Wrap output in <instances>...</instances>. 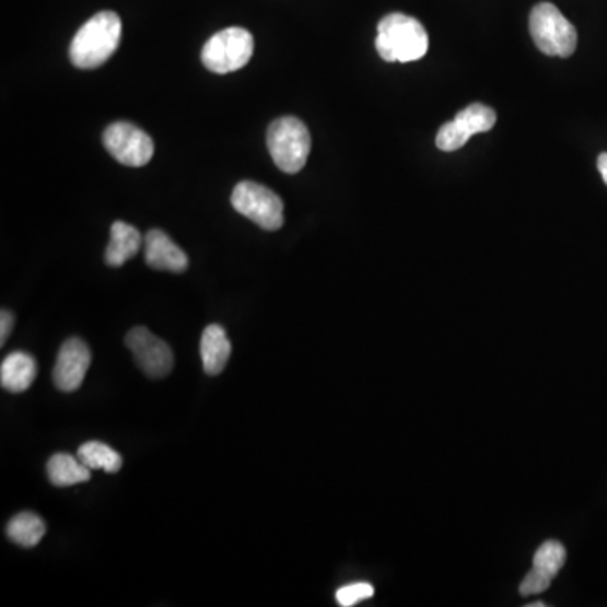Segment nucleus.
<instances>
[{
  "label": "nucleus",
  "mask_w": 607,
  "mask_h": 607,
  "mask_svg": "<svg viewBox=\"0 0 607 607\" xmlns=\"http://www.w3.org/2000/svg\"><path fill=\"white\" fill-rule=\"evenodd\" d=\"M120 37V17L115 12H98L74 34L70 46L71 63L80 70L102 67L117 51Z\"/></svg>",
  "instance_id": "1"
},
{
  "label": "nucleus",
  "mask_w": 607,
  "mask_h": 607,
  "mask_svg": "<svg viewBox=\"0 0 607 607\" xmlns=\"http://www.w3.org/2000/svg\"><path fill=\"white\" fill-rule=\"evenodd\" d=\"M375 46L383 61L410 63L428 55L429 34L416 17L394 12L380 21Z\"/></svg>",
  "instance_id": "2"
},
{
  "label": "nucleus",
  "mask_w": 607,
  "mask_h": 607,
  "mask_svg": "<svg viewBox=\"0 0 607 607\" xmlns=\"http://www.w3.org/2000/svg\"><path fill=\"white\" fill-rule=\"evenodd\" d=\"M267 148L280 171L288 174L299 173L306 166L310 157V129L299 118H277L267 130Z\"/></svg>",
  "instance_id": "3"
},
{
  "label": "nucleus",
  "mask_w": 607,
  "mask_h": 607,
  "mask_svg": "<svg viewBox=\"0 0 607 607\" xmlns=\"http://www.w3.org/2000/svg\"><path fill=\"white\" fill-rule=\"evenodd\" d=\"M530 34L537 48L547 56L569 58L577 48V31L550 2L532 9Z\"/></svg>",
  "instance_id": "4"
},
{
  "label": "nucleus",
  "mask_w": 607,
  "mask_h": 607,
  "mask_svg": "<svg viewBox=\"0 0 607 607\" xmlns=\"http://www.w3.org/2000/svg\"><path fill=\"white\" fill-rule=\"evenodd\" d=\"M254 55V36L243 27H229L208 39L201 61L217 74L232 73L247 67Z\"/></svg>",
  "instance_id": "5"
},
{
  "label": "nucleus",
  "mask_w": 607,
  "mask_h": 607,
  "mask_svg": "<svg viewBox=\"0 0 607 607\" xmlns=\"http://www.w3.org/2000/svg\"><path fill=\"white\" fill-rule=\"evenodd\" d=\"M232 205L235 211L267 232L282 229V199L267 186L258 185L254 180H242L233 189Z\"/></svg>",
  "instance_id": "6"
},
{
  "label": "nucleus",
  "mask_w": 607,
  "mask_h": 607,
  "mask_svg": "<svg viewBox=\"0 0 607 607\" xmlns=\"http://www.w3.org/2000/svg\"><path fill=\"white\" fill-rule=\"evenodd\" d=\"M108 154L124 166L142 167L154 155L151 136L129 121H115L104 132Z\"/></svg>",
  "instance_id": "7"
},
{
  "label": "nucleus",
  "mask_w": 607,
  "mask_h": 607,
  "mask_svg": "<svg viewBox=\"0 0 607 607\" xmlns=\"http://www.w3.org/2000/svg\"><path fill=\"white\" fill-rule=\"evenodd\" d=\"M497 124V112L488 105L472 104L460 110L454 120L441 127L435 144L441 151L454 152L463 148L476 133L490 132Z\"/></svg>",
  "instance_id": "8"
},
{
  "label": "nucleus",
  "mask_w": 607,
  "mask_h": 607,
  "mask_svg": "<svg viewBox=\"0 0 607 607\" xmlns=\"http://www.w3.org/2000/svg\"><path fill=\"white\" fill-rule=\"evenodd\" d=\"M127 348L136 357L139 369L151 378H164L174 366L173 351L166 341L152 335L148 328L130 329L126 338Z\"/></svg>",
  "instance_id": "9"
},
{
  "label": "nucleus",
  "mask_w": 607,
  "mask_h": 607,
  "mask_svg": "<svg viewBox=\"0 0 607 607\" xmlns=\"http://www.w3.org/2000/svg\"><path fill=\"white\" fill-rule=\"evenodd\" d=\"M90 364H92V353L85 341H81L80 338L65 341L52 370L56 388L67 394L78 390L89 373Z\"/></svg>",
  "instance_id": "10"
},
{
  "label": "nucleus",
  "mask_w": 607,
  "mask_h": 607,
  "mask_svg": "<svg viewBox=\"0 0 607 607\" xmlns=\"http://www.w3.org/2000/svg\"><path fill=\"white\" fill-rule=\"evenodd\" d=\"M565 547L560 541L549 540L540 545L534 556V569L520 584V594L525 597L545 593L565 563Z\"/></svg>",
  "instance_id": "11"
},
{
  "label": "nucleus",
  "mask_w": 607,
  "mask_h": 607,
  "mask_svg": "<svg viewBox=\"0 0 607 607\" xmlns=\"http://www.w3.org/2000/svg\"><path fill=\"white\" fill-rule=\"evenodd\" d=\"M144 245L145 261L151 269L173 273H183L188 269V255L180 250L162 230H151L145 235Z\"/></svg>",
  "instance_id": "12"
},
{
  "label": "nucleus",
  "mask_w": 607,
  "mask_h": 607,
  "mask_svg": "<svg viewBox=\"0 0 607 607\" xmlns=\"http://www.w3.org/2000/svg\"><path fill=\"white\" fill-rule=\"evenodd\" d=\"M199 353H201L205 372L211 376L220 375L225 370L230 354H232V342L226 336L225 328H221L220 324H210L202 331Z\"/></svg>",
  "instance_id": "13"
},
{
  "label": "nucleus",
  "mask_w": 607,
  "mask_h": 607,
  "mask_svg": "<svg viewBox=\"0 0 607 607\" xmlns=\"http://www.w3.org/2000/svg\"><path fill=\"white\" fill-rule=\"evenodd\" d=\"M36 373V360L24 351H14L0 364V383L11 394H23L33 385Z\"/></svg>",
  "instance_id": "14"
},
{
  "label": "nucleus",
  "mask_w": 607,
  "mask_h": 607,
  "mask_svg": "<svg viewBox=\"0 0 607 607\" xmlns=\"http://www.w3.org/2000/svg\"><path fill=\"white\" fill-rule=\"evenodd\" d=\"M142 247V235L136 226L115 221L110 229V243L105 250V261L110 267H121L136 257Z\"/></svg>",
  "instance_id": "15"
},
{
  "label": "nucleus",
  "mask_w": 607,
  "mask_h": 607,
  "mask_svg": "<svg viewBox=\"0 0 607 607\" xmlns=\"http://www.w3.org/2000/svg\"><path fill=\"white\" fill-rule=\"evenodd\" d=\"M48 478L58 488L80 485L92 479V469L81 463L80 457L58 453L48 460Z\"/></svg>",
  "instance_id": "16"
},
{
  "label": "nucleus",
  "mask_w": 607,
  "mask_h": 607,
  "mask_svg": "<svg viewBox=\"0 0 607 607\" xmlns=\"http://www.w3.org/2000/svg\"><path fill=\"white\" fill-rule=\"evenodd\" d=\"M45 534V522L31 512L19 513L8 525L9 540L19 545V547H24V549L36 547L43 540Z\"/></svg>",
  "instance_id": "17"
},
{
  "label": "nucleus",
  "mask_w": 607,
  "mask_h": 607,
  "mask_svg": "<svg viewBox=\"0 0 607 607\" xmlns=\"http://www.w3.org/2000/svg\"><path fill=\"white\" fill-rule=\"evenodd\" d=\"M77 456L90 469H104L105 472H110V475L120 471L121 464H124V459L117 451L98 441H90L80 445Z\"/></svg>",
  "instance_id": "18"
},
{
  "label": "nucleus",
  "mask_w": 607,
  "mask_h": 607,
  "mask_svg": "<svg viewBox=\"0 0 607 607\" xmlns=\"http://www.w3.org/2000/svg\"><path fill=\"white\" fill-rule=\"evenodd\" d=\"M373 596H375V587L372 584H369V582H357V584L345 585V587L338 590L336 600H338L339 606L351 607Z\"/></svg>",
  "instance_id": "19"
},
{
  "label": "nucleus",
  "mask_w": 607,
  "mask_h": 607,
  "mask_svg": "<svg viewBox=\"0 0 607 607\" xmlns=\"http://www.w3.org/2000/svg\"><path fill=\"white\" fill-rule=\"evenodd\" d=\"M12 328H14V316H12V313L4 310L2 314H0V347H4L9 335H11Z\"/></svg>",
  "instance_id": "20"
},
{
  "label": "nucleus",
  "mask_w": 607,
  "mask_h": 607,
  "mask_svg": "<svg viewBox=\"0 0 607 607\" xmlns=\"http://www.w3.org/2000/svg\"><path fill=\"white\" fill-rule=\"evenodd\" d=\"M597 170H599L600 176L607 185V152H603L597 159Z\"/></svg>",
  "instance_id": "21"
},
{
  "label": "nucleus",
  "mask_w": 607,
  "mask_h": 607,
  "mask_svg": "<svg viewBox=\"0 0 607 607\" xmlns=\"http://www.w3.org/2000/svg\"><path fill=\"white\" fill-rule=\"evenodd\" d=\"M545 606H547V604L545 603L528 604V607H545Z\"/></svg>",
  "instance_id": "22"
}]
</instances>
